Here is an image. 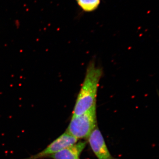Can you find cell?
I'll use <instances>...</instances> for the list:
<instances>
[{
	"mask_svg": "<svg viewBox=\"0 0 159 159\" xmlns=\"http://www.w3.org/2000/svg\"><path fill=\"white\" fill-rule=\"evenodd\" d=\"M102 74V69L96 66L94 61L89 63L72 116L82 115L96 105L97 90Z\"/></svg>",
	"mask_w": 159,
	"mask_h": 159,
	"instance_id": "obj_1",
	"label": "cell"
},
{
	"mask_svg": "<svg viewBox=\"0 0 159 159\" xmlns=\"http://www.w3.org/2000/svg\"><path fill=\"white\" fill-rule=\"evenodd\" d=\"M97 127L96 105L78 116H72L66 132L77 139H88Z\"/></svg>",
	"mask_w": 159,
	"mask_h": 159,
	"instance_id": "obj_2",
	"label": "cell"
},
{
	"mask_svg": "<svg viewBox=\"0 0 159 159\" xmlns=\"http://www.w3.org/2000/svg\"><path fill=\"white\" fill-rule=\"evenodd\" d=\"M78 139L66 132L53 141L42 151L24 159H41L48 158L52 155L77 143Z\"/></svg>",
	"mask_w": 159,
	"mask_h": 159,
	"instance_id": "obj_3",
	"label": "cell"
},
{
	"mask_svg": "<svg viewBox=\"0 0 159 159\" xmlns=\"http://www.w3.org/2000/svg\"><path fill=\"white\" fill-rule=\"evenodd\" d=\"M91 149L98 159H116L108 150L101 132L96 127L88 138Z\"/></svg>",
	"mask_w": 159,
	"mask_h": 159,
	"instance_id": "obj_4",
	"label": "cell"
},
{
	"mask_svg": "<svg viewBox=\"0 0 159 159\" xmlns=\"http://www.w3.org/2000/svg\"><path fill=\"white\" fill-rule=\"evenodd\" d=\"M86 144L85 142H77L74 145L52 155L48 158L53 159H79L80 155L85 148Z\"/></svg>",
	"mask_w": 159,
	"mask_h": 159,
	"instance_id": "obj_5",
	"label": "cell"
},
{
	"mask_svg": "<svg viewBox=\"0 0 159 159\" xmlns=\"http://www.w3.org/2000/svg\"><path fill=\"white\" fill-rule=\"evenodd\" d=\"M77 2L83 10L89 12L94 11L98 8L100 0H77Z\"/></svg>",
	"mask_w": 159,
	"mask_h": 159,
	"instance_id": "obj_6",
	"label": "cell"
}]
</instances>
